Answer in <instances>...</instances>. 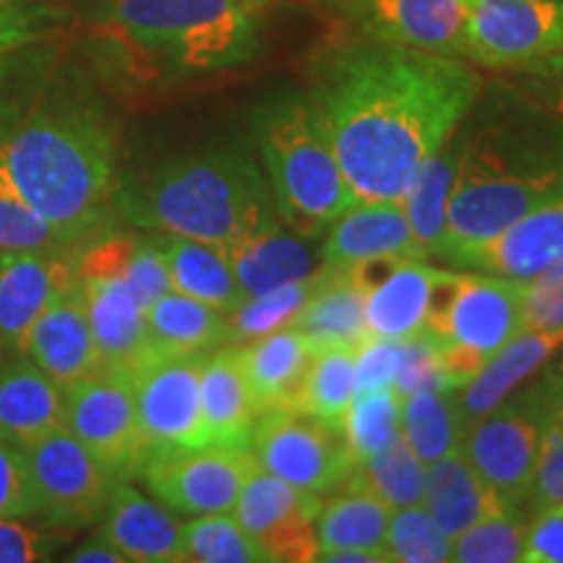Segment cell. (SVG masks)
Segmentation results:
<instances>
[{"mask_svg": "<svg viewBox=\"0 0 563 563\" xmlns=\"http://www.w3.org/2000/svg\"><path fill=\"white\" fill-rule=\"evenodd\" d=\"M485 81L464 58L384 42L323 53L311 102L347 180L352 201H399L418 167L473 110Z\"/></svg>", "mask_w": 563, "mask_h": 563, "instance_id": "cell-1", "label": "cell"}, {"mask_svg": "<svg viewBox=\"0 0 563 563\" xmlns=\"http://www.w3.org/2000/svg\"><path fill=\"white\" fill-rule=\"evenodd\" d=\"M16 51L0 55V196L84 243L112 228L115 129L81 84Z\"/></svg>", "mask_w": 563, "mask_h": 563, "instance_id": "cell-2", "label": "cell"}, {"mask_svg": "<svg viewBox=\"0 0 563 563\" xmlns=\"http://www.w3.org/2000/svg\"><path fill=\"white\" fill-rule=\"evenodd\" d=\"M456 178L443 245L449 262L563 196V118L522 100L504 84L481 97L456 129Z\"/></svg>", "mask_w": 563, "mask_h": 563, "instance_id": "cell-3", "label": "cell"}, {"mask_svg": "<svg viewBox=\"0 0 563 563\" xmlns=\"http://www.w3.org/2000/svg\"><path fill=\"white\" fill-rule=\"evenodd\" d=\"M115 214L159 235L228 245L279 224L266 173L235 146L183 154L115 191Z\"/></svg>", "mask_w": 563, "mask_h": 563, "instance_id": "cell-4", "label": "cell"}, {"mask_svg": "<svg viewBox=\"0 0 563 563\" xmlns=\"http://www.w3.org/2000/svg\"><path fill=\"white\" fill-rule=\"evenodd\" d=\"M269 0H104V37L139 66L209 74L262 53Z\"/></svg>", "mask_w": 563, "mask_h": 563, "instance_id": "cell-5", "label": "cell"}, {"mask_svg": "<svg viewBox=\"0 0 563 563\" xmlns=\"http://www.w3.org/2000/svg\"><path fill=\"white\" fill-rule=\"evenodd\" d=\"M251 123L279 222L319 238L355 201L311 97H272L253 110Z\"/></svg>", "mask_w": 563, "mask_h": 563, "instance_id": "cell-6", "label": "cell"}, {"mask_svg": "<svg viewBox=\"0 0 563 563\" xmlns=\"http://www.w3.org/2000/svg\"><path fill=\"white\" fill-rule=\"evenodd\" d=\"M525 282L483 272L443 269L428 308L426 332L439 355L441 384L460 391L522 332Z\"/></svg>", "mask_w": 563, "mask_h": 563, "instance_id": "cell-7", "label": "cell"}, {"mask_svg": "<svg viewBox=\"0 0 563 563\" xmlns=\"http://www.w3.org/2000/svg\"><path fill=\"white\" fill-rule=\"evenodd\" d=\"M249 449L266 473L321 498L347 490L355 473L342 428L292 407L258 415Z\"/></svg>", "mask_w": 563, "mask_h": 563, "instance_id": "cell-8", "label": "cell"}, {"mask_svg": "<svg viewBox=\"0 0 563 563\" xmlns=\"http://www.w3.org/2000/svg\"><path fill=\"white\" fill-rule=\"evenodd\" d=\"M545 426L548 410L538 384H532L514 397L509 394L464 431L462 454L504 506L525 509Z\"/></svg>", "mask_w": 563, "mask_h": 563, "instance_id": "cell-9", "label": "cell"}, {"mask_svg": "<svg viewBox=\"0 0 563 563\" xmlns=\"http://www.w3.org/2000/svg\"><path fill=\"white\" fill-rule=\"evenodd\" d=\"M21 452L30 470L40 522L68 532L100 522L118 481L66 426L32 441Z\"/></svg>", "mask_w": 563, "mask_h": 563, "instance_id": "cell-10", "label": "cell"}, {"mask_svg": "<svg viewBox=\"0 0 563 563\" xmlns=\"http://www.w3.org/2000/svg\"><path fill=\"white\" fill-rule=\"evenodd\" d=\"M66 428L108 473L121 481L139 477L150 446L141 435L133 378L121 371H97L63 389Z\"/></svg>", "mask_w": 563, "mask_h": 563, "instance_id": "cell-11", "label": "cell"}, {"mask_svg": "<svg viewBox=\"0 0 563 563\" xmlns=\"http://www.w3.org/2000/svg\"><path fill=\"white\" fill-rule=\"evenodd\" d=\"M256 467L251 449L241 446H175L152 449L139 477L162 506L178 514H224L235 509L238 496Z\"/></svg>", "mask_w": 563, "mask_h": 563, "instance_id": "cell-12", "label": "cell"}, {"mask_svg": "<svg viewBox=\"0 0 563 563\" xmlns=\"http://www.w3.org/2000/svg\"><path fill=\"white\" fill-rule=\"evenodd\" d=\"M563 51V0H467L464 60L509 70Z\"/></svg>", "mask_w": 563, "mask_h": 563, "instance_id": "cell-13", "label": "cell"}, {"mask_svg": "<svg viewBox=\"0 0 563 563\" xmlns=\"http://www.w3.org/2000/svg\"><path fill=\"white\" fill-rule=\"evenodd\" d=\"M203 355L157 357L131 376L139 428L150 452L209 443L201 415Z\"/></svg>", "mask_w": 563, "mask_h": 563, "instance_id": "cell-14", "label": "cell"}, {"mask_svg": "<svg viewBox=\"0 0 563 563\" xmlns=\"http://www.w3.org/2000/svg\"><path fill=\"white\" fill-rule=\"evenodd\" d=\"M321 506V496L295 488L256 464L245 477L232 514L269 561L308 563L319 555L316 517Z\"/></svg>", "mask_w": 563, "mask_h": 563, "instance_id": "cell-15", "label": "cell"}, {"mask_svg": "<svg viewBox=\"0 0 563 563\" xmlns=\"http://www.w3.org/2000/svg\"><path fill=\"white\" fill-rule=\"evenodd\" d=\"M81 243L0 249V340L24 355L32 323L63 287L79 279L76 251Z\"/></svg>", "mask_w": 563, "mask_h": 563, "instance_id": "cell-16", "label": "cell"}, {"mask_svg": "<svg viewBox=\"0 0 563 563\" xmlns=\"http://www.w3.org/2000/svg\"><path fill=\"white\" fill-rule=\"evenodd\" d=\"M365 40L464 58L467 0H342Z\"/></svg>", "mask_w": 563, "mask_h": 563, "instance_id": "cell-17", "label": "cell"}, {"mask_svg": "<svg viewBox=\"0 0 563 563\" xmlns=\"http://www.w3.org/2000/svg\"><path fill=\"white\" fill-rule=\"evenodd\" d=\"M347 269L365 287V323L371 336L407 340L426 329L433 287L443 269L426 258H376Z\"/></svg>", "mask_w": 563, "mask_h": 563, "instance_id": "cell-18", "label": "cell"}, {"mask_svg": "<svg viewBox=\"0 0 563 563\" xmlns=\"http://www.w3.org/2000/svg\"><path fill=\"white\" fill-rule=\"evenodd\" d=\"M563 258V196L527 211L488 241L456 251V269L527 282Z\"/></svg>", "mask_w": 563, "mask_h": 563, "instance_id": "cell-19", "label": "cell"}, {"mask_svg": "<svg viewBox=\"0 0 563 563\" xmlns=\"http://www.w3.org/2000/svg\"><path fill=\"white\" fill-rule=\"evenodd\" d=\"M24 355L60 389L102 371L100 352H97L89 327L81 279L70 282L47 302L45 311L32 323Z\"/></svg>", "mask_w": 563, "mask_h": 563, "instance_id": "cell-20", "label": "cell"}, {"mask_svg": "<svg viewBox=\"0 0 563 563\" xmlns=\"http://www.w3.org/2000/svg\"><path fill=\"white\" fill-rule=\"evenodd\" d=\"M376 258H426L399 201L352 203L327 228L321 243L323 264L355 266Z\"/></svg>", "mask_w": 563, "mask_h": 563, "instance_id": "cell-21", "label": "cell"}, {"mask_svg": "<svg viewBox=\"0 0 563 563\" xmlns=\"http://www.w3.org/2000/svg\"><path fill=\"white\" fill-rule=\"evenodd\" d=\"M102 371L133 376L152 361L146 311L123 279H81Z\"/></svg>", "mask_w": 563, "mask_h": 563, "instance_id": "cell-22", "label": "cell"}, {"mask_svg": "<svg viewBox=\"0 0 563 563\" xmlns=\"http://www.w3.org/2000/svg\"><path fill=\"white\" fill-rule=\"evenodd\" d=\"M97 532L104 534L129 563H183L180 525L167 506L152 501L131 481H121Z\"/></svg>", "mask_w": 563, "mask_h": 563, "instance_id": "cell-23", "label": "cell"}, {"mask_svg": "<svg viewBox=\"0 0 563 563\" xmlns=\"http://www.w3.org/2000/svg\"><path fill=\"white\" fill-rule=\"evenodd\" d=\"M224 253L245 298L311 277L323 264L321 249L313 243V238L300 235L282 222L228 245Z\"/></svg>", "mask_w": 563, "mask_h": 563, "instance_id": "cell-24", "label": "cell"}, {"mask_svg": "<svg viewBox=\"0 0 563 563\" xmlns=\"http://www.w3.org/2000/svg\"><path fill=\"white\" fill-rule=\"evenodd\" d=\"M290 327L313 350L361 347L371 336L365 323V287L347 266L321 264L313 292Z\"/></svg>", "mask_w": 563, "mask_h": 563, "instance_id": "cell-25", "label": "cell"}, {"mask_svg": "<svg viewBox=\"0 0 563 563\" xmlns=\"http://www.w3.org/2000/svg\"><path fill=\"white\" fill-rule=\"evenodd\" d=\"M66 426V397L26 355L0 365V439L24 449Z\"/></svg>", "mask_w": 563, "mask_h": 563, "instance_id": "cell-26", "label": "cell"}, {"mask_svg": "<svg viewBox=\"0 0 563 563\" xmlns=\"http://www.w3.org/2000/svg\"><path fill=\"white\" fill-rule=\"evenodd\" d=\"M563 347V332H532L522 329L504 344L488 363L477 371L473 382L456 391V410H460L462 431H467L475 420L488 415L493 407L504 402L519 384H525L532 373L543 368L553 352Z\"/></svg>", "mask_w": 563, "mask_h": 563, "instance_id": "cell-27", "label": "cell"}, {"mask_svg": "<svg viewBox=\"0 0 563 563\" xmlns=\"http://www.w3.org/2000/svg\"><path fill=\"white\" fill-rule=\"evenodd\" d=\"M201 415L209 443L249 449L258 412L245 382L241 344H222L203 355Z\"/></svg>", "mask_w": 563, "mask_h": 563, "instance_id": "cell-28", "label": "cell"}, {"mask_svg": "<svg viewBox=\"0 0 563 563\" xmlns=\"http://www.w3.org/2000/svg\"><path fill=\"white\" fill-rule=\"evenodd\" d=\"M311 357L313 347L292 327L241 344L245 382L258 415L292 407Z\"/></svg>", "mask_w": 563, "mask_h": 563, "instance_id": "cell-29", "label": "cell"}, {"mask_svg": "<svg viewBox=\"0 0 563 563\" xmlns=\"http://www.w3.org/2000/svg\"><path fill=\"white\" fill-rule=\"evenodd\" d=\"M146 336L152 361L203 355L228 344V313L191 295L170 290L146 308Z\"/></svg>", "mask_w": 563, "mask_h": 563, "instance_id": "cell-30", "label": "cell"}, {"mask_svg": "<svg viewBox=\"0 0 563 563\" xmlns=\"http://www.w3.org/2000/svg\"><path fill=\"white\" fill-rule=\"evenodd\" d=\"M420 504L452 538L493 511L511 509V506H504L501 498L485 485L467 456L462 454V449L428 464L426 490H422Z\"/></svg>", "mask_w": 563, "mask_h": 563, "instance_id": "cell-31", "label": "cell"}, {"mask_svg": "<svg viewBox=\"0 0 563 563\" xmlns=\"http://www.w3.org/2000/svg\"><path fill=\"white\" fill-rule=\"evenodd\" d=\"M456 133V131H454ZM449 136L441 150H435L415 173V178L402 194V203L407 222L412 228V238L418 243L422 256L431 262L439 256L443 235H446L449 201H452L454 178H456V157L460 146L456 136Z\"/></svg>", "mask_w": 563, "mask_h": 563, "instance_id": "cell-32", "label": "cell"}, {"mask_svg": "<svg viewBox=\"0 0 563 563\" xmlns=\"http://www.w3.org/2000/svg\"><path fill=\"white\" fill-rule=\"evenodd\" d=\"M159 245L165 251L167 266H170L173 290L209 302L224 313H230L245 300L243 287L238 285L222 245L175 235H162Z\"/></svg>", "mask_w": 563, "mask_h": 563, "instance_id": "cell-33", "label": "cell"}, {"mask_svg": "<svg viewBox=\"0 0 563 563\" xmlns=\"http://www.w3.org/2000/svg\"><path fill=\"white\" fill-rule=\"evenodd\" d=\"M391 511L389 504L365 490H342L329 501L323 498L319 517H316L319 555L350 551V548L386 551V530H389ZM319 555H316V561H319Z\"/></svg>", "mask_w": 563, "mask_h": 563, "instance_id": "cell-34", "label": "cell"}, {"mask_svg": "<svg viewBox=\"0 0 563 563\" xmlns=\"http://www.w3.org/2000/svg\"><path fill=\"white\" fill-rule=\"evenodd\" d=\"M399 431L426 467L456 452L464 435L456 391L446 386H426L407 394L399 399Z\"/></svg>", "mask_w": 563, "mask_h": 563, "instance_id": "cell-35", "label": "cell"}, {"mask_svg": "<svg viewBox=\"0 0 563 563\" xmlns=\"http://www.w3.org/2000/svg\"><path fill=\"white\" fill-rule=\"evenodd\" d=\"M347 490L373 493L391 509L415 506L426 490V464L412 452L402 431H397L382 449L355 462Z\"/></svg>", "mask_w": 563, "mask_h": 563, "instance_id": "cell-36", "label": "cell"}, {"mask_svg": "<svg viewBox=\"0 0 563 563\" xmlns=\"http://www.w3.org/2000/svg\"><path fill=\"white\" fill-rule=\"evenodd\" d=\"M355 350L323 347L313 350L306 376L292 399V410L340 426L355 399Z\"/></svg>", "mask_w": 563, "mask_h": 563, "instance_id": "cell-37", "label": "cell"}, {"mask_svg": "<svg viewBox=\"0 0 563 563\" xmlns=\"http://www.w3.org/2000/svg\"><path fill=\"white\" fill-rule=\"evenodd\" d=\"M180 555L191 563H269L232 511L199 514L180 525Z\"/></svg>", "mask_w": 563, "mask_h": 563, "instance_id": "cell-38", "label": "cell"}, {"mask_svg": "<svg viewBox=\"0 0 563 563\" xmlns=\"http://www.w3.org/2000/svg\"><path fill=\"white\" fill-rule=\"evenodd\" d=\"M319 269L311 277L290 282V285H282L277 290L264 295H253L238 308H232L228 313V344H245L264 334L277 332V329L290 327L300 308L306 306L308 295L313 292Z\"/></svg>", "mask_w": 563, "mask_h": 563, "instance_id": "cell-39", "label": "cell"}, {"mask_svg": "<svg viewBox=\"0 0 563 563\" xmlns=\"http://www.w3.org/2000/svg\"><path fill=\"white\" fill-rule=\"evenodd\" d=\"M527 517L522 509H498L477 519L452 540L456 563H517L525 553Z\"/></svg>", "mask_w": 563, "mask_h": 563, "instance_id": "cell-40", "label": "cell"}, {"mask_svg": "<svg viewBox=\"0 0 563 563\" xmlns=\"http://www.w3.org/2000/svg\"><path fill=\"white\" fill-rule=\"evenodd\" d=\"M452 534L428 514L422 504L394 509L386 530V551L402 563H443L452 561Z\"/></svg>", "mask_w": 563, "mask_h": 563, "instance_id": "cell-41", "label": "cell"}, {"mask_svg": "<svg viewBox=\"0 0 563 563\" xmlns=\"http://www.w3.org/2000/svg\"><path fill=\"white\" fill-rule=\"evenodd\" d=\"M342 431L355 462L382 449L399 431V397L394 386L355 394Z\"/></svg>", "mask_w": 563, "mask_h": 563, "instance_id": "cell-42", "label": "cell"}, {"mask_svg": "<svg viewBox=\"0 0 563 563\" xmlns=\"http://www.w3.org/2000/svg\"><path fill=\"white\" fill-rule=\"evenodd\" d=\"M74 540V532L26 519H0V563L55 561Z\"/></svg>", "mask_w": 563, "mask_h": 563, "instance_id": "cell-43", "label": "cell"}, {"mask_svg": "<svg viewBox=\"0 0 563 563\" xmlns=\"http://www.w3.org/2000/svg\"><path fill=\"white\" fill-rule=\"evenodd\" d=\"M504 87L540 110L563 118V51L501 70Z\"/></svg>", "mask_w": 563, "mask_h": 563, "instance_id": "cell-44", "label": "cell"}, {"mask_svg": "<svg viewBox=\"0 0 563 563\" xmlns=\"http://www.w3.org/2000/svg\"><path fill=\"white\" fill-rule=\"evenodd\" d=\"M522 329L563 332V258L525 282Z\"/></svg>", "mask_w": 563, "mask_h": 563, "instance_id": "cell-45", "label": "cell"}, {"mask_svg": "<svg viewBox=\"0 0 563 563\" xmlns=\"http://www.w3.org/2000/svg\"><path fill=\"white\" fill-rule=\"evenodd\" d=\"M60 243L76 241L34 209L0 196V249H34V245Z\"/></svg>", "mask_w": 563, "mask_h": 563, "instance_id": "cell-46", "label": "cell"}, {"mask_svg": "<svg viewBox=\"0 0 563 563\" xmlns=\"http://www.w3.org/2000/svg\"><path fill=\"white\" fill-rule=\"evenodd\" d=\"M559 504H563V422L548 418L538 467H534L530 496H527L525 506L540 511Z\"/></svg>", "mask_w": 563, "mask_h": 563, "instance_id": "cell-47", "label": "cell"}, {"mask_svg": "<svg viewBox=\"0 0 563 563\" xmlns=\"http://www.w3.org/2000/svg\"><path fill=\"white\" fill-rule=\"evenodd\" d=\"M0 519H37L24 452L0 439Z\"/></svg>", "mask_w": 563, "mask_h": 563, "instance_id": "cell-48", "label": "cell"}, {"mask_svg": "<svg viewBox=\"0 0 563 563\" xmlns=\"http://www.w3.org/2000/svg\"><path fill=\"white\" fill-rule=\"evenodd\" d=\"M121 279L136 295L144 311L154 300H159L162 295L170 292V266H167L165 251H162L159 241H136V249H133V256Z\"/></svg>", "mask_w": 563, "mask_h": 563, "instance_id": "cell-49", "label": "cell"}, {"mask_svg": "<svg viewBox=\"0 0 563 563\" xmlns=\"http://www.w3.org/2000/svg\"><path fill=\"white\" fill-rule=\"evenodd\" d=\"M402 340L368 336L355 350V394L394 386L399 363H402Z\"/></svg>", "mask_w": 563, "mask_h": 563, "instance_id": "cell-50", "label": "cell"}, {"mask_svg": "<svg viewBox=\"0 0 563 563\" xmlns=\"http://www.w3.org/2000/svg\"><path fill=\"white\" fill-rule=\"evenodd\" d=\"M402 363L394 376V391L402 399L407 394L426 389V386H443L439 371V355L435 344L426 332L402 340Z\"/></svg>", "mask_w": 563, "mask_h": 563, "instance_id": "cell-51", "label": "cell"}, {"mask_svg": "<svg viewBox=\"0 0 563 563\" xmlns=\"http://www.w3.org/2000/svg\"><path fill=\"white\" fill-rule=\"evenodd\" d=\"M522 561L563 563V504L532 511V519L527 522Z\"/></svg>", "mask_w": 563, "mask_h": 563, "instance_id": "cell-52", "label": "cell"}, {"mask_svg": "<svg viewBox=\"0 0 563 563\" xmlns=\"http://www.w3.org/2000/svg\"><path fill=\"white\" fill-rule=\"evenodd\" d=\"M40 37L37 16L30 11L11 5L9 0H0V55L30 45Z\"/></svg>", "mask_w": 563, "mask_h": 563, "instance_id": "cell-53", "label": "cell"}, {"mask_svg": "<svg viewBox=\"0 0 563 563\" xmlns=\"http://www.w3.org/2000/svg\"><path fill=\"white\" fill-rule=\"evenodd\" d=\"M63 559L70 563H129L123 559V553L100 532H95L91 538L84 540V543L70 548Z\"/></svg>", "mask_w": 563, "mask_h": 563, "instance_id": "cell-54", "label": "cell"}, {"mask_svg": "<svg viewBox=\"0 0 563 563\" xmlns=\"http://www.w3.org/2000/svg\"><path fill=\"white\" fill-rule=\"evenodd\" d=\"M534 384H538L540 397H543L548 418L563 422V357L551 371H545Z\"/></svg>", "mask_w": 563, "mask_h": 563, "instance_id": "cell-55", "label": "cell"}, {"mask_svg": "<svg viewBox=\"0 0 563 563\" xmlns=\"http://www.w3.org/2000/svg\"><path fill=\"white\" fill-rule=\"evenodd\" d=\"M319 561H327V563H391V555L386 551L350 548V551H334V553L319 555Z\"/></svg>", "mask_w": 563, "mask_h": 563, "instance_id": "cell-56", "label": "cell"}, {"mask_svg": "<svg viewBox=\"0 0 563 563\" xmlns=\"http://www.w3.org/2000/svg\"><path fill=\"white\" fill-rule=\"evenodd\" d=\"M11 357H13V352H11L9 347H5V342H3V340H0V365L9 363Z\"/></svg>", "mask_w": 563, "mask_h": 563, "instance_id": "cell-57", "label": "cell"}]
</instances>
